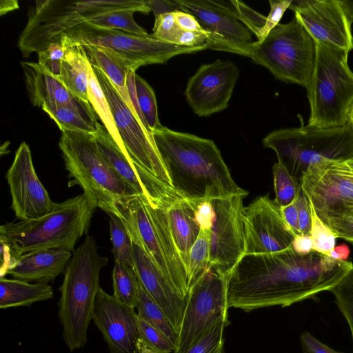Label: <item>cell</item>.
<instances>
[{
	"instance_id": "obj_12",
	"label": "cell",
	"mask_w": 353,
	"mask_h": 353,
	"mask_svg": "<svg viewBox=\"0 0 353 353\" xmlns=\"http://www.w3.org/2000/svg\"><path fill=\"white\" fill-rule=\"evenodd\" d=\"M92 67L108 101L116 126L130 158L152 175L172 186L152 133L130 110L107 76L97 67Z\"/></svg>"
},
{
	"instance_id": "obj_26",
	"label": "cell",
	"mask_w": 353,
	"mask_h": 353,
	"mask_svg": "<svg viewBox=\"0 0 353 353\" xmlns=\"http://www.w3.org/2000/svg\"><path fill=\"white\" fill-rule=\"evenodd\" d=\"M82 46L90 65L100 69L107 76L130 110L137 115L128 90L127 77L130 70H137L139 65L111 49L94 45Z\"/></svg>"
},
{
	"instance_id": "obj_13",
	"label": "cell",
	"mask_w": 353,
	"mask_h": 353,
	"mask_svg": "<svg viewBox=\"0 0 353 353\" xmlns=\"http://www.w3.org/2000/svg\"><path fill=\"white\" fill-rule=\"evenodd\" d=\"M245 196L237 194L212 199L215 218L211 229L208 269L225 276L245 254L243 201Z\"/></svg>"
},
{
	"instance_id": "obj_16",
	"label": "cell",
	"mask_w": 353,
	"mask_h": 353,
	"mask_svg": "<svg viewBox=\"0 0 353 353\" xmlns=\"http://www.w3.org/2000/svg\"><path fill=\"white\" fill-rule=\"evenodd\" d=\"M243 225L244 254L285 250L292 246L296 236L284 220L281 208L268 196H259L244 207Z\"/></svg>"
},
{
	"instance_id": "obj_30",
	"label": "cell",
	"mask_w": 353,
	"mask_h": 353,
	"mask_svg": "<svg viewBox=\"0 0 353 353\" xmlns=\"http://www.w3.org/2000/svg\"><path fill=\"white\" fill-rule=\"evenodd\" d=\"M88 99L94 112L102 121L103 125L123 152L129 156L118 132L108 101L103 93L91 65L89 67L88 71Z\"/></svg>"
},
{
	"instance_id": "obj_6",
	"label": "cell",
	"mask_w": 353,
	"mask_h": 353,
	"mask_svg": "<svg viewBox=\"0 0 353 353\" xmlns=\"http://www.w3.org/2000/svg\"><path fill=\"white\" fill-rule=\"evenodd\" d=\"M316 59L310 80L306 86L310 113L308 126L338 128L348 123L353 103V72L348 52L314 41Z\"/></svg>"
},
{
	"instance_id": "obj_44",
	"label": "cell",
	"mask_w": 353,
	"mask_h": 353,
	"mask_svg": "<svg viewBox=\"0 0 353 353\" xmlns=\"http://www.w3.org/2000/svg\"><path fill=\"white\" fill-rule=\"evenodd\" d=\"M325 224L336 238H341L353 244V213L332 218Z\"/></svg>"
},
{
	"instance_id": "obj_55",
	"label": "cell",
	"mask_w": 353,
	"mask_h": 353,
	"mask_svg": "<svg viewBox=\"0 0 353 353\" xmlns=\"http://www.w3.org/2000/svg\"><path fill=\"white\" fill-rule=\"evenodd\" d=\"M19 8L18 1L14 0L1 1L0 3L1 14L8 13Z\"/></svg>"
},
{
	"instance_id": "obj_25",
	"label": "cell",
	"mask_w": 353,
	"mask_h": 353,
	"mask_svg": "<svg viewBox=\"0 0 353 353\" xmlns=\"http://www.w3.org/2000/svg\"><path fill=\"white\" fill-rule=\"evenodd\" d=\"M199 203L180 197L166 208L170 230L186 271L190 251L201 230L195 219Z\"/></svg>"
},
{
	"instance_id": "obj_29",
	"label": "cell",
	"mask_w": 353,
	"mask_h": 353,
	"mask_svg": "<svg viewBox=\"0 0 353 353\" xmlns=\"http://www.w3.org/2000/svg\"><path fill=\"white\" fill-rule=\"evenodd\" d=\"M63 130L94 134L97 130V117L63 105H46L41 108Z\"/></svg>"
},
{
	"instance_id": "obj_32",
	"label": "cell",
	"mask_w": 353,
	"mask_h": 353,
	"mask_svg": "<svg viewBox=\"0 0 353 353\" xmlns=\"http://www.w3.org/2000/svg\"><path fill=\"white\" fill-rule=\"evenodd\" d=\"M136 308L140 318L165 334L176 347L177 332L163 310L146 292L140 281Z\"/></svg>"
},
{
	"instance_id": "obj_18",
	"label": "cell",
	"mask_w": 353,
	"mask_h": 353,
	"mask_svg": "<svg viewBox=\"0 0 353 353\" xmlns=\"http://www.w3.org/2000/svg\"><path fill=\"white\" fill-rule=\"evenodd\" d=\"M12 198L11 208L20 221L38 219L56 207L41 183L33 165L28 145L22 142L6 174Z\"/></svg>"
},
{
	"instance_id": "obj_43",
	"label": "cell",
	"mask_w": 353,
	"mask_h": 353,
	"mask_svg": "<svg viewBox=\"0 0 353 353\" xmlns=\"http://www.w3.org/2000/svg\"><path fill=\"white\" fill-rule=\"evenodd\" d=\"M292 0L274 1L270 0V11L263 26L256 34L258 41H263L269 33L279 23L285 10L289 8Z\"/></svg>"
},
{
	"instance_id": "obj_21",
	"label": "cell",
	"mask_w": 353,
	"mask_h": 353,
	"mask_svg": "<svg viewBox=\"0 0 353 353\" xmlns=\"http://www.w3.org/2000/svg\"><path fill=\"white\" fill-rule=\"evenodd\" d=\"M137 314L101 287L96 296L92 320L110 353H139Z\"/></svg>"
},
{
	"instance_id": "obj_27",
	"label": "cell",
	"mask_w": 353,
	"mask_h": 353,
	"mask_svg": "<svg viewBox=\"0 0 353 353\" xmlns=\"http://www.w3.org/2000/svg\"><path fill=\"white\" fill-rule=\"evenodd\" d=\"M61 61L59 79L74 96L87 103L88 99V71L90 63L82 46L66 48Z\"/></svg>"
},
{
	"instance_id": "obj_22",
	"label": "cell",
	"mask_w": 353,
	"mask_h": 353,
	"mask_svg": "<svg viewBox=\"0 0 353 353\" xmlns=\"http://www.w3.org/2000/svg\"><path fill=\"white\" fill-rule=\"evenodd\" d=\"M133 255L134 269L140 283L149 296L163 310L178 334L187 298L183 299L179 296L144 248L134 241Z\"/></svg>"
},
{
	"instance_id": "obj_57",
	"label": "cell",
	"mask_w": 353,
	"mask_h": 353,
	"mask_svg": "<svg viewBox=\"0 0 353 353\" xmlns=\"http://www.w3.org/2000/svg\"><path fill=\"white\" fill-rule=\"evenodd\" d=\"M139 353H158L141 345Z\"/></svg>"
},
{
	"instance_id": "obj_53",
	"label": "cell",
	"mask_w": 353,
	"mask_h": 353,
	"mask_svg": "<svg viewBox=\"0 0 353 353\" xmlns=\"http://www.w3.org/2000/svg\"><path fill=\"white\" fill-rule=\"evenodd\" d=\"M336 168L353 183V158L343 161H334Z\"/></svg>"
},
{
	"instance_id": "obj_24",
	"label": "cell",
	"mask_w": 353,
	"mask_h": 353,
	"mask_svg": "<svg viewBox=\"0 0 353 353\" xmlns=\"http://www.w3.org/2000/svg\"><path fill=\"white\" fill-rule=\"evenodd\" d=\"M72 252L67 250H47L21 255L8 271L13 279L34 283H48L65 270Z\"/></svg>"
},
{
	"instance_id": "obj_33",
	"label": "cell",
	"mask_w": 353,
	"mask_h": 353,
	"mask_svg": "<svg viewBox=\"0 0 353 353\" xmlns=\"http://www.w3.org/2000/svg\"><path fill=\"white\" fill-rule=\"evenodd\" d=\"M210 229H201L189 255L187 267L188 288L208 270L210 251Z\"/></svg>"
},
{
	"instance_id": "obj_42",
	"label": "cell",
	"mask_w": 353,
	"mask_h": 353,
	"mask_svg": "<svg viewBox=\"0 0 353 353\" xmlns=\"http://www.w3.org/2000/svg\"><path fill=\"white\" fill-rule=\"evenodd\" d=\"M66 49L61 42L50 43L46 49L38 52V63L52 74L59 77Z\"/></svg>"
},
{
	"instance_id": "obj_15",
	"label": "cell",
	"mask_w": 353,
	"mask_h": 353,
	"mask_svg": "<svg viewBox=\"0 0 353 353\" xmlns=\"http://www.w3.org/2000/svg\"><path fill=\"white\" fill-rule=\"evenodd\" d=\"M300 185L324 223L353 213V183L336 168L334 161H324L309 167Z\"/></svg>"
},
{
	"instance_id": "obj_40",
	"label": "cell",
	"mask_w": 353,
	"mask_h": 353,
	"mask_svg": "<svg viewBox=\"0 0 353 353\" xmlns=\"http://www.w3.org/2000/svg\"><path fill=\"white\" fill-rule=\"evenodd\" d=\"M230 322H222L214 326L185 353H223L224 330Z\"/></svg>"
},
{
	"instance_id": "obj_38",
	"label": "cell",
	"mask_w": 353,
	"mask_h": 353,
	"mask_svg": "<svg viewBox=\"0 0 353 353\" xmlns=\"http://www.w3.org/2000/svg\"><path fill=\"white\" fill-rule=\"evenodd\" d=\"M312 226L310 237L312 251L327 254L334 248L336 236L331 229L316 214L312 204L310 202Z\"/></svg>"
},
{
	"instance_id": "obj_9",
	"label": "cell",
	"mask_w": 353,
	"mask_h": 353,
	"mask_svg": "<svg viewBox=\"0 0 353 353\" xmlns=\"http://www.w3.org/2000/svg\"><path fill=\"white\" fill-rule=\"evenodd\" d=\"M134 0L37 1L21 32L17 46L23 57L39 52L56 42L68 29L83 22L90 23L103 13L128 6Z\"/></svg>"
},
{
	"instance_id": "obj_41",
	"label": "cell",
	"mask_w": 353,
	"mask_h": 353,
	"mask_svg": "<svg viewBox=\"0 0 353 353\" xmlns=\"http://www.w3.org/2000/svg\"><path fill=\"white\" fill-rule=\"evenodd\" d=\"M180 30L175 21L174 12H168L155 17L151 36L159 41L176 45Z\"/></svg>"
},
{
	"instance_id": "obj_34",
	"label": "cell",
	"mask_w": 353,
	"mask_h": 353,
	"mask_svg": "<svg viewBox=\"0 0 353 353\" xmlns=\"http://www.w3.org/2000/svg\"><path fill=\"white\" fill-rule=\"evenodd\" d=\"M112 253L115 261L134 268L133 241L130 232L120 216L108 213Z\"/></svg>"
},
{
	"instance_id": "obj_7",
	"label": "cell",
	"mask_w": 353,
	"mask_h": 353,
	"mask_svg": "<svg viewBox=\"0 0 353 353\" xmlns=\"http://www.w3.org/2000/svg\"><path fill=\"white\" fill-rule=\"evenodd\" d=\"M263 143L275 152L278 162L299 183L311 165L353 158V129L349 123L325 129L307 125L281 128L266 135Z\"/></svg>"
},
{
	"instance_id": "obj_23",
	"label": "cell",
	"mask_w": 353,
	"mask_h": 353,
	"mask_svg": "<svg viewBox=\"0 0 353 353\" xmlns=\"http://www.w3.org/2000/svg\"><path fill=\"white\" fill-rule=\"evenodd\" d=\"M21 65L26 86L33 105L42 108L46 105H63L96 117L91 104L72 94L59 77L52 74L38 63L22 61Z\"/></svg>"
},
{
	"instance_id": "obj_17",
	"label": "cell",
	"mask_w": 353,
	"mask_h": 353,
	"mask_svg": "<svg viewBox=\"0 0 353 353\" xmlns=\"http://www.w3.org/2000/svg\"><path fill=\"white\" fill-rule=\"evenodd\" d=\"M238 67L229 60L217 59L201 65L186 85L185 96L199 117L226 109L239 77Z\"/></svg>"
},
{
	"instance_id": "obj_48",
	"label": "cell",
	"mask_w": 353,
	"mask_h": 353,
	"mask_svg": "<svg viewBox=\"0 0 353 353\" xmlns=\"http://www.w3.org/2000/svg\"><path fill=\"white\" fill-rule=\"evenodd\" d=\"M300 341L303 353H345L332 349L308 332L301 334Z\"/></svg>"
},
{
	"instance_id": "obj_37",
	"label": "cell",
	"mask_w": 353,
	"mask_h": 353,
	"mask_svg": "<svg viewBox=\"0 0 353 353\" xmlns=\"http://www.w3.org/2000/svg\"><path fill=\"white\" fill-rule=\"evenodd\" d=\"M137 325L141 345L158 353H173L174 352L176 346L171 341L138 315Z\"/></svg>"
},
{
	"instance_id": "obj_35",
	"label": "cell",
	"mask_w": 353,
	"mask_h": 353,
	"mask_svg": "<svg viewBox=\"0 0 353 353\" xmlns=\"http://www.w3.org/2000/svg\"><path fill=\"white\" fill-rule=\"evenodd\" d=\"M272 173L276 203L282 208L294 202L301 189L299 181L279 162L273 165Z\"/></svg>"
},
{
	"instance_id": "obj_56",
	"label": "cell",
	"mask_w": 353,
	"mask_h": 353,
	"mask_svg": "<svg viewBox=\"0 0 353 353\" xmlns=\"http://www.w3.org/2000/svg\"><path fill=\"white\" fill-rule=\"evenodd\" d=\"M348 123L350 124L353 129V103L350 109L348 114Z\"/></svg>"
},
{
	"instance_id": "obj_47",
	"label": "cell",
	"mask_w": 353,
	"mask_h": 353,
	"mask_svg": "<svg viewBox=\"0 0 353 353\" xmlns=\"http://www.w3.org/2000/svg\"><path fill=\"white\" fill-rule=\"evenodd\" d=\"M215 212L211 199L199 202L195 211V219L201 229H212Z\"/></svg>"
},
{
	"instance_id": "obj_50",
	"label": "cell",
	"mask_w": 353,
	"mask_h": 353,
	"mask_svg": "<svg viewBox=\"0 0 353 353\" xmlns=\"http://www.w3.org/2000/svg\"><path fill=\"white\" fill-rule=\"evenodd\" d=\"M281 211L284 220L290 228L292 231L294 232V234L296 236L301 235L299 224L298 210L295 201L287 206L281 208Z\"/></svg>"
},
{
	"instance_id": "obj_20",
	"label": "cell",
	"mask_w": 353,
	"mask_h": 353,
	"mask_svg": "<svg viewBox=\"0 0 353 353\" xmlns=\"http://www.w3.org/2000/svg\"><path fill=\"white\" fill-rule=\"evenodd\" d=\"M93 135L101 152L119 175L150 204L167 207L181 197L172 186L134 163L103 125L97 123V132Z\"/></svg>"
},
{
	"instance_id": "obj_49",
	"label": "cell",
	"mask_w": 353,
	"mask_h": 353,
	"mask_svg": "<svg viewBox=\"0 0 353 353\" xmlns=\"http://www.w3.org/2000/svg\"><path fill=\"white\" fill-rule=\"evenodd\" d=\"M175 21L181 30L201 32L204 30L192 14L182 10L174 12Z\"/></svg>"
},
{
	"instance_id": "obj_52",
	"label": "cell",
	"mask_w": 353,
	"mask_h": 353,
	"mask_svg": "<svg viewBox=\"0 0 353 353\" xmlns=\"http://www.w3.org/2000/svg\"><path fill=\"white\" fill-rule=\"evenodd\" d=\"M294 250L300 254H307L312 251L310 236L296 235L292 244Z\"/></svg>"
},
{
	"instance_id": "obj_2",
	"label": "cell",
	"mask_w": 353,
	"mask_h": 353,
	"mask_svg": "<svg viewBox=\"0 0 353 353\" xmlns=\"http://www.w3.org/2000/svg\"><path fill=\"white\" fill-rule=\"evenodd\" d=\"M152 133L172 187L181 197L201 202L248 194L232 179L212 140L162 125Z\"/></svg>"
},
{
	"instance_id": "obj_36",
	"label": "cell",
	"mask_w": 353,
	"mask_h": 353,
	"mask_svg": "<svg viewBox=\"0 0 353 353\" xmlns=\"http://www.w3.org/2000/svg\"><path fill=\"white\" fill-rule=\"evenodd\" d=\"M134 85L139 110L150 130L161 124L158 117V109L154 92L152 87L139 75L135 74Z\"/></svg>"
},
{
	"instance_id": "obj_54",
	"label": "cell",
	"mask_w": 353,
	"mask_h": 353,
	"mask_svg": "<svg viewBox=\"0 0 353 353\" xmlns=\"http://www.w3.org/2000/svg\"><path fill=\"white\" fill-rule=\"evenodd\" d=\"M327 255L335 260L346 261L350 255V249L347 245L342 244L335 246Z\"/></svg>"
},
{
	"instance_id": "obj_8",
	"label": "cell",
	"mask_w": 353,
	"mask_h": 353,
	"mask_svg": "<svg viewBox=\"0 0 353 353\" xmlns=\"http://www.w3.org/2000/svg\"><path fill=\"white\" fill-rule=\"evenodd\" d=\"M241 55L267 68L275 78L306 88L314 67L316 45L297 18L279 23L263 41L245 45Z\"/></svg>"
},
{
	"instance_id": "obj_19",
	"label": "cell",
	"mask_w": 353,
	"mask_h": 353,
	"mask_svg": "<svg viewBox=\"0 0 353 353\" xmlns=\"http://www.w3.org/2000/svg\"><path fill=\"white\" fill-rule=\"evenodd\" d=\"M289 9L314 41L348 52L353 49L352 22L341 0H292Z\"/></svg>"
},
{
	"instance_id": "obj_51",
	"label": "cell",
	"mask_w": 353,
	"mask_h": 353,
	"mask_svg": "<svg viewBox=\"0 0 353 353\" xmlns=\"http://www.w3.org/2000/svg\"><path fill=\"white\" fill-rule=\"evenodd\" d=\"M147 6L153 11L154 16L181 10L176 0L174 1H145Z\"/></svg>"
},
{
	"instance_id": "obj_46",
	"label": "cell",
	"mask_w": 353,
	"mask_h": 353,
	"mask_svg": "<svg viewBox=\"0 0 353 353\" xmlns=\"http://www.w3.org/2000/svg\"><path fill=\"white\" fill-rule=\"evenodd\" d=\"M210 34L205 30L201 32L180 30L176 45L182 47L194 48L208 45Z\"/></svg>"
},
{
	"instance_id": "obj_31",
	"label": "cell",
	"mask_w": 353,
	"mask_h": 353,
	"mask_svg": "<svg viewBox=\"0 0 353 353\" xmlns=\"http://www.w3.org/2000/svg\"><path fill=\"white\" fill-rule=\"evenodd\" d=\"M112 276L114 297L128 306L137 307L139 279L134 269L125 263L115 261Z\"/></svg>"
},
{
	"instance_id": "obj_28",
	"label": "cell",
	"mask_w": 353,
	"mask_h": 353,
	"mask_svg": "<svg viewBox=\"0 0 353 353\" xmlns=\"http://www.w3.org/2000/svg\"><path fill=\"white\" fill-rule=\"evenodd\" d=\"M49 283H34L2 277L0 279V308L29 306L53 297Z\"/></svg>"
},
{
	"instance_id": "obj_5",
	"label": "cell",
	"mask_w": 353,
	"mask_h": 353,
	"mask_svg": "<svg viewBox=\"0 0 353 353\" xmlns=\"http://www.w3.org/2000/svg\"><path fill=\"white\" fill-rule=\"evenodd\" d=\"M59 147L72 183L92 194L107 214L122 217L121 210L140 196L105 158L93 134L63 130Z\"/></svg>"
},
{
	"instance_id": "obj_1",
	"label": "cell",
	"mask_w": 353,
	"mask_h": 353,
	"mask_svg": "<svg viewBox=\"0 0 353 353\" xmlns=\"http://www.w3.org/2000/svg\"><path fill=\"white\" fill-rule=\"evenodd\" d=\"M352 271L350 261L335 260L315 251L300 254L292 246L276 252L244 254L225 276L228 307L251 312L288 307L331 291Z\"/></svg>"
},
{
	"instance_id": "obj_39",
	"label": "cell",
	"mask_w": 353,
	"mask_h": 353,
	"mask_svg": "<svg viewBox=\"0 0 353 353\" xmlns=\"http://www.w3.org/2000/svg\"><path fill=\"white\" fill-rule=\"evenodd\" d=\"M330 292L349 325L353 341V271Z\"/></svg>"
},
{
	"instance_id": "obj_4",
	"label": "cell",
	"mask_w": 353,
	"mask_h": 353,
	"mask_svg": "<svg viewBox=\"0 0 353 353\" xmlns=\"http://www.w3.org/2000/svg\"><path fill=\"white\" fill-rule=\"evenodd\" d=\"M108 259L99 254L95 240L87 235L74 250L59 288V319L63 341L72 352L88 341L94 302L100 288L99 275Z\"/></svg>"
},
{
	"instance_id": "obj_11",
	"label": "cell",
	"mask_w": 353,
	"mask_h": 353,
	"mask_svg": "<svg viewBox=\"0 0 353 353\" xmlns=\"http://www.w3.org/2000/svg\"><path fill=\"white\" fill-rule=\"evenodd\" d=\"M226 277L207 270L190 288L173 353H185L214 326L228 320Z\"/></svg>"
},
{
	"instance_id": "obj_10",
	"label": "cell",
	"mask_w": 353,
	"mask_h": 353,
	"mask_svg": "<svg viewBox=\"0 0 353 353\" xmlns=\"http://www.w3.org/2000/svg\"><path fill=\"white\" fill-rule=\"evenodd\" d=\"M56 42L65 47L94 45L111 49L141 66L164 63L173 57L209 49L208 45L187 48L168 43L151 36L140 37L88 22L63 32Z\"/></svg>"
},
{
	"instance_id": "obj_14",
	"label": "cell",
	"mask_w": 353,
	"mask_h": 353,
	"mask_svg": "<svg viewBox=\"0 0 353 353\" xmlns=\"http://www.w3.org/2000/svg\"><path fill=\"white\" fill-rule=\"evenodd\" d=\"M182 11L195 17L210 34L209 49L239 54L253 42L251 31L238 18L232 1L176 0Z\"/></svg>"
},
{
	"instance_id": "obj_45",
	"label": "cell",
	"mask_w": 353,
	"mask_h": 353,
	"mask_svg": "<svg viewBox=\"0 0 353 353\" xmlns=\"http://www.w3.org/2000/svg\"><path fill=\"white\" fill-rule=\"evenodd\" d=\"M298 210L299 224L301 235L310 236L312 226V216L310 201L302 190L295 200Z\"/></svg>"
},
{
	"instance_id": "obj_3",
	"label": "cell",
	"mask_w": 353,
	"mask_h": 353,
	"mask_svg": "<svg viewBox=\"0 0 353 353\" xmlns=\"http://www.w3.org/2000/svg\"><path fill=\"white\" fill-rule=\"evenodd\" d=\"M97 207L93 196L83 192L57 203L50 213L38 219L1 225L0 241L8 244L17 259L47 250L73 252L77 241L88 231Z\"/></svg>"
}]
</instances>
